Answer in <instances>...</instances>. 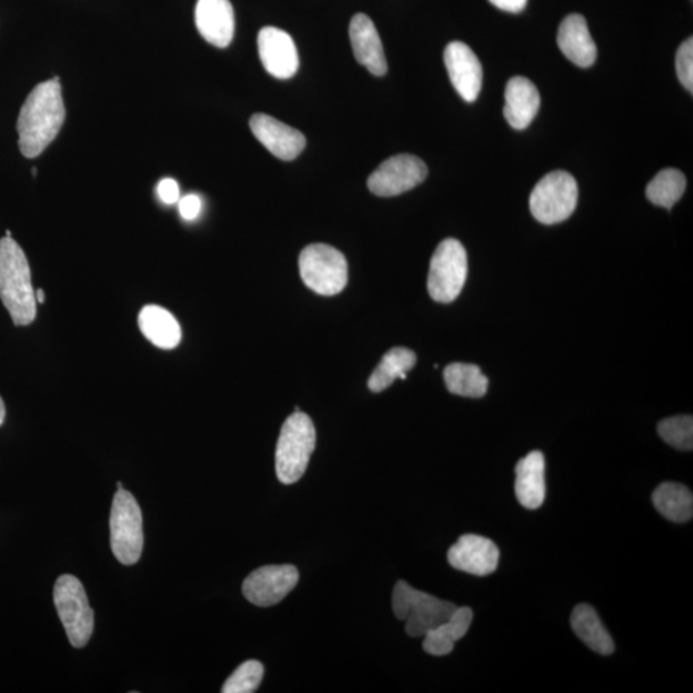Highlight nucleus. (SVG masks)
Returning <instances> with one entry per match:
<instances>
[{"instance_id":"nucleus-11","label":"nucleus","mask_w":693,"mask_h":693,"mask_svg":"<svg viewBox=\"0 0 693 693\" xmlns=\"http://www.w3.org/2000/svg\"><path fill=\"white\" fill-rule=\"evenodd\" d=\"M299 581L300 573L293 565L262 566L245 578L243 595L255 606H274L295 589Z\"/></svg>"},{"instance_id":"nucleus-8","label":"nucleus","mask_w":693,"mask_h":693,"mask_svg":"<svg viewBox=\"0 0 693 693\" xmlns=\"http://www.w3.org/2000/svg\"><path fill=\"white\" fill-rule=\"evenodd\" d=\"M578 203V184L571 173L552 171L540 180L531 194L533 218L544 225H554L571 218Z\"/></svg>"},{"instance_id":"nucleus-38","label":"nucleus","mask_w":693,"mask_h":693,"mask_svg":"<svg viewBox=\"0 0 693 693\" xmlns=\"http://www.w3.org/2000/svg\"><path fill=\"white\" fill-rule=\"evenodd\" d=\"M118 489L119 490H123V486H122V484L120 482L118 483Z\"/></svg>"},{"instance_id":"nucleus-21","label":"nucleus","mask_w":693,"mask_h":693,"mask_svg":"<svg viewBox=\"0 0 693 693\" xmlns=\"http://www.w3.org/2000/svg\"><path fill=\"white\" fill-rule=\"evenodd\" d=\"M140 332L162 350H173L181 342V328L175 317L157 304H148L138 317Z\"/></svg>"},{"instance_id":"nucleus-25","label":"nucleus","mask_w":693,"mask_h":693,"mask_svg":"<svg viewBox=\"0 0 693 693\" xmlns=\"http://www.w3.org/2000/svg\"><path fill=\"white\" fill-rule=\"evenodd\" d=\"M416 364V354L403 346H395L384 354L381 364L369 379L371 392L379 393L391 386L395 379H406V374Z\"/></svg>"},{"instance_id":"nucleus-14","label":"nucleus","mask_w":693,"mask_h":693,"mask_svg":"<svg viewBox=\"0 0 693 693\" xmlns=\"http://www.w3.org/2000/svg\"><path fill=\"white\" fill-rule=\"evenodd\" d=\"M259 53L263 68L277 79H291L299 71L300 58L291 36L278 28L260 31Z\"/></svg>"},{"instance_id":"nucleus-9","label":"nucleus","mask_w":693,"mask_h":693,"mask_svg":"<svg viewBox=\"0 0 693 693\" xmlns=\"http://www.w3.org/2000/svg\"><path fill=\"white\" fill-rule=\"evenodd\" d=\"M468 277V254L456 239H445L433 254L428 275V292L435 302L455 301Z\"/></svg>"},{"instance_id":"nucleus-19","label":"nucleus","mask_w":693,"mask_h":693,"mask_svg":"<svg viewBox=\"0 0 693 693\" xmlns=\"http://www.w3.org/2000/svg\"><path fill=\"white\" fill-rule=\"evenodd\" d=\"M541 107L538 87L530 79L515 77L510 79L505 90L503 116L511 128L524 130L531 125Z\"/></svg>"},{"instance_id":"nucleus-5","label":"nucleus","mask_w":693,"mask_h":693,"mask_svg":"<svg viewBox=\"0 0 693 693\" xmlns=\"http://www.w3.org/2000/svg\"><path fill=\"white\" fill-rule=\"evenodd\" d=\"M111 548L123 565H134L142 556L144 535L142 510L133 494L119 490L111 510Z\"/></svg>"},{"instance_id":"nucleus-15","label":"nucleus","mask_w":693,"mask_h":693,"mask_svg":"<svg viewBox=\"0 0 693 693\" xmlns=\"http://www.w3.org/2000/svg\"><path fill=\"white\" fill-rule=\"evenodd\" d=\"M250 127L259 142L280 160L292 161L307 147V138L301 131L285 125L269 114H253Z\"/></svg>"},{"instance_id":"nucleus-18","label":"nucleus","mask_w":693,"mask_h":693,"mask_svg":"<svg viewBox=\"0 0 693 693\" xmlns=\"http://www.w3.org/2000/svg\"><path fill=\"white\" fill-rule=\"evenodd\" d=\"M558 44L568 60L580 68H591L596 61L597 47L582 14H569L560 23Z\"/></svg>"},{"instance_id":"nucleus-3","label":"nucleus","mask_w":693,"mask_h":693,"mask_svg":"<svg viewBox=\"0 0 693 693\" xmlns=\"http://www.w3.org/2000/svg\"><path fill=\"white\" fill-rule=\"evenodd\" d=\"M317 445V431L309 415L295 411L285 420L275 453L278 480L283 484L299 482L309 466Z\"/></svg>"},{"instance_id":"nucleus-36","label":"nucleus","mask_w":693,"mask_h":693,"mask_svg":"<svg viewBox=\"0 0 693 693\" xmlns=\"http://www.w3.org/2000/svg\"><path fill=\"white\" fill-rule=\"evenodd\" d=\"M6 237L7 238H12L11 230H7Z\"/></svg>"},{"instance_id":"nucleus-30","label":"nucleus","mask_w":693,"mask_h":693,"mask_svg":"<svg viewBox=\"0 0 693 693\" xmlns=\"http://www.w3.org/2000/svg\"><path fill=\"white\" fill-rule=\"evenodd\" d=\"M676 76L681 84L693 92V39L690 38L679 49L675 57Z\"/></svg>"},{"instance_id":"nucleus-29","label":"nucleus","mask_w":693,"mask_h":693,"mask_svg":"<svg viewBox=\"0 0 693 693\" xmlns=\"http://www.w3.org/2000/svg\"><path fill=\"white\" fill-rule=\"evenodd\" d=\"M265 667L258 660H249L231 674L222 687V693H252L258 691Z\"/></svg>"},{"instance_id":"nucleus-24","label":"nucleus","mask_w":693,"mask_h":693,"mask_svg":"<svg viewBox=\"0 0 693 693\" xmlns=\"http://www.w3.org/2000/svg\"><path fill=\"white\" fill-rule=\"evenodd\" d=\"M653 502L659 513L671 522L686 523L693 516V494L686 485L660 484L653 493Z\"/></svg>"},{"instance_id":"nucleus-22","label":"nucleus","mask_w":693,"mask_h":693,"mask_svg":"<svg viewBox=\"0 0 693 693\" xmlns=\"http://www.w3.org/2000/svg\"><path fill=\"white\" fill-rule=\"evenodd\" d=\"M472 623L473 610L458 606L448 621L424 635L425 653L433 656L449 655L455 647V643L468 633Z\"/></svg>"},{"instance_id":"nucleus-13","label":"nucleus","mask_w":693,"mask_h":693,"mask_svg":"<svg viewBox=\"0 0 693 693\" xmlns=\"http://www.w3.org/2000/svg\"><path fill=\"white\" fill-rule=\"evenodd\" d=\"M449 563L458 571L485 576L496 572L500 550L493 541L476 534L461 535L449 551Z\"/></svg>"},{"instance_id":"nucleus-10","label":"nucleus","mask_w":693,"mask_h":693,"mask_svg":"<svg viewBox=\"0 0 693 693\" xmlns=\"http://www.w3.org/2000/svg\"><path fill=\"white\" fill-rule=\"evenodd\" d=\"M428 177L423 160L412 154H399L385 160L368 179L370 192L378 197L406 193Z\"/></svg>"},{"instance_id":"nucleus-33","label":"nucleus","mask_w":693,"mask_h":693,"mask_svg":"<svg viewBox=\"0 0 693 693\" xmlns=\"http://www.w3.org/2000/svg\"><path fill=\"white\" fill-rule=\"evenodd\" d=\"M490 2L501 11L520 13L524 11L528 0H490Z\"/></svg>"},{"instance_id":"nucleus-32","label":"nucleus","mask_w":693,"mask_h":693,"mask_svg":"<svg viewBox=\"0 0 693 693\" xmlns=\"http://www.w3.org/2000/svg\"><path fill=\"white\" fill-rule=\"evenodd\" d=\"M157 191H159V195L163 203L173 204L179 201L180 188L173 179H163L159 184V188H157Z\"/></svg>"},{"instance_id":"nucleus-27","label":"nucleus","mask_w":693,"mask_h":693,"mask_svg":"<svg viewBox=\"0 0 693 693\" xmlns=\"http://www.w3.org/2000/svg\"><path fill=\"white\" fill-rule=\"evenodd\" d=\"M686 187L687 180L683 172L675 169H664L650 181L646 188V197L651 203L671 210L681 200Z\"/></svg>"},{"instance_id":"nucleus-37","label":"nucleus","mask_w":693,"mask_h":693,"mask_svg":"<svg viewBox=\"0 0 693 693\" xmlns=\"http://www.w3.org/2000/svg\"><path fill=\"white\" fill-rule=\"evenodd\" d=\"M37 173H38L37 169H36V168H34V169H32V175H34V177H36V175H37Z\"/></svg>"},{"instance_id":"nucleus-7","label":"nucleus","mask_w":693,"mask_h":693,"mask_svg":"<svg viewBox=\"0 0 693 693\" xmlns=\"http://www.w3.org/2000/svg\"><path fill=\"white\" fill-rule=\"evenodd\" d=\"M303 283L321 295L341 293L349 282V265L342 252L328 244H311L301 252Z\"/></svg>"},{"instance_id":"nucleus-4","label":"nucleus","mask_w":693,"mask_h":693,"mask_svg":"<svg viewBox=\"0 0 693 693\" xmlns=\"http://www.w3.org/2000/svg\"><path fill=\"white\" fill-rule=\"evenodd\" d=\"M392 607L395 617L406 622L410 637H424L429 631L448 621L458 606L400 581L394 585Z\"/></svg>"},{"instance_id":"nucleus-12","label":"nucleus","mask_w":693,"mask_h":693,"mask_svg":"<svg viewBox=\"0 0 693 693\" xmlns=\"http://www.w3.org/2000/svg\"><path fill=\"white\" fill-rule=\"evenodd\" d=\"M444 63L452 86L465 102L476 101L483 82V68L473 49L461 41H452L445 48Z\"/></svg>"},{"instance_id":"nucleus-28","label":"nucleus","mask_w":693,"mask_h":693,"mask_svg":"<svg viewBox=\"0 0 693 693\" xmlns=\"http://www.w3.org/2000/svg\"><path fill=\"white\" fill-rule=\"evenodd\" d=\"M657 433L676 450L691 451L693 449V419L691 415L663 420L657 425Z\"/></svg>"},{"instance_id":"nucleus-20","label":"nucleus","mask_w":693,"mask_h":693,"mask_svg":"<svg viewBox=\"0 0 693 693\" xmlns=\"http://www.w3.org/2000/svg\"><path fill=\"white\" fill-rule=\"evenodd\" d=\"M544 469H546V462L541 451H532L519 460L515 468V493L523 508L535 510L542 506L546 498Z\"/></svg>"},{"instance_id":"nucleus-23","label":"nucleus","mask_w":693,"mask_h":693,"mask_svg":"<svg viewBox=\"0 0 693 693\" xmlns=\"http://www.w3.org/2000/svg\"><path fill=\"white\" fill-rule=\"evenodd\" d=\"M571 624L574 633L585 645L600 655H612L615 650L612 635L602 624L596 610L591 605L581 604L574 607Z\"/></svg>"},{"instance_id":"nucleus-34","label":"nucleus","mask_w":693,"mask_h":693,"mask_svg":"<svg viewBox=\"0 0 693 693\" xmlns=\"http://www.w3.org/2000/svg\"><path fill=\"white\" fill-rule=\"evenodd\" d=\"M6 419V406L2 398H0V425L4 423Z\"/></svg>"},{"instance_id":"nucleus-6","label":"nucleus","mask_w":693,"mask_h":693,"mask_svg":"<svg viewBox=\"0 0 693 693\" xmlns=\"http://www.w3.org/2000/svg\"><path fill=\"white\" fill-rule=\"evenodd\" d=\"M54 605L73 647H84L94 631V613L84 585L77 576L64 574L54 585Z\"/></svg>"},{"instance_id":"nucleus-1","label":"nucleus","mask_w":693,"mask_h":693,"mask_svg":"<svg viewBox=\"0 0 693 693\" xmlns=\"http://www.w3.org/2000/svg\"><path fill=\"white\" fill-rule=\"evenodd\" d=\"M64 118L62 88L58 77L32 89L18 121L21 153L28 159H36L43 153L60 133Z\"/></svg>"},{"instance_id":"nucleus-31","label":"nucleus","mask_w":693,"mask_h":693,"mask_svg":"<svg viewBox=\"0 0 693 693\" xmlns=\"http://www.w3.org/2000/svg\"><path fill=\"white\" fill-rule=\"evenodd\" d=\"M202 210V201L201 198L195 194H189L180 200L179 211L181 218L187 221H192L197 219L198 214H200Z\"/></svg>"},{"instance_id":"nucleus-16","label":"nucleus","mask_w":693,"mask_h":693,"mask_svg":"<svg viewBox=\"0 0 693 693\" xmlns=\"http://www.w3.org/2000/svg\"><path fill=\"white\" fill-rule=\"evenodd\" d=\"M195 24L200 34L210 44L227 48L234 38L233 6L229 0H198Z\"/></svg>"},{"instance_id":"nucleus-35","label":"nucleus","mask_w":693,"mask_h":693,"mask_svg":"<svg viewBox=\"0 0 693 693\" xmlns=\"http://www.w3.org/2000/svg\"><path fill=\"white\" fill-rule=\"evenodd\" d=\"M36 297H37V302H39V303H44L46 302V294L43 292V289H38V291L36 293Z\"/></svg>"},{"instance_id":"nucleus-17","label":"nucleus","mask_w":693,"mask_h":693,"mask_svg":"<svg viewBox=\"0 0 693 693\" xmlns=\"http://www.w3.org/2000/svg\"><path fill=\"white\" fill-rule=\"evenodd\" d=\"M350 39L354 58L373 73L383 77L388 64L381 37L373 21L364 13L353 16L350 23Z\"/></svg>"},{"instance_id":"nucleus-2","label":"nucleus","mask_w":693,"mask_h":693,"mask_svg":"<svg viewBox=\"0 0 693 693\" xmlns=\"http://www.w3.org/2000/svg\"><path fill=\"white\" fill-rule=\"evenodd\" d=\"M0 300L13 324L27 327L37 318V297L27 254L12 238L0 239Z\"/></svg>"},{"instance_id":"nucleus-26","label":"nucleus","mask_w":693,"mask_h":693,"mask_svg":"<svg viewBox=\"0 0 693 693\" xmlns=\"http://www.w3.org/2000/svg\"><path fill=\"white\" fill-rule=\"evenodd\" d=\"M443 376L448 390L462 398L480 399L489 390V379L473 364L455 362L444 369Z\"/></svg>"}]
</instances>
